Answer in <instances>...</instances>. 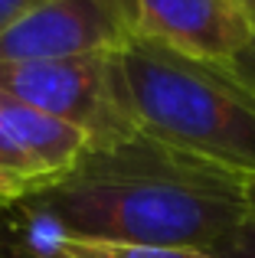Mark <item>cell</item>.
<instances>
[{
  "instance_id": "1",
  "label": "cell",
  "mask_w": 255,
  "mask_h": 258,
  "mask_svg": "<svg viewBox=\"0 0 255 258\" xmlns=\"http://www.w3.org/2000/svg\"><path fill=\"white\" fill-rule=\"evenodd\" d=\"M13 213L49 232L216 252L242 226L249 203L239 173L138 131L89 147L56 186Z\"/></svg>"
},
{
  "instance_id": "2",
  "label": "cell",
  "mask_w": 255,
  "mask_h": 258,
  "mask_svg": "<svg viewBox=\"0 0 255 258\" xmlns=\"http://www.w3.org/2000/svg\"><path fill=\"white\" fill-rule=\"evenodd\" d=\"M115 69L141 134L242 180L255 176V88L229 66L138 36L115 52Z\"/></svg>"
},
{
  "instance_id": "3",
  "label": "cell",
  "mask_w": 255,
  "mask_h": 258,
  "mask_svg": "<svg viewBox=\"0 0 255 258\" xmlns=\"http://www.w3.org/2000/svg\"><path fill=\"white\" fill-rule=\"evenodd\" d=\"M0 92L79 127L92 147H108L138 134L118 85L115 56L0 62Z\"/></svg>"
},
{
  "instance_id": "4",
  "label": "cell",
  "mask_w": 255,
  "mask_h": 258,
  "mask_svg": "<svg viewBox=\"0 0 255 258\" xmlns=\"http://www.w3.org/2000/svg\"><path fill=\"white\" fill-rule=\"evenodd\" d=\"M131 39V0H43L0 36V62L115 56Z\"/></svg>"
},
{
  "instance_id": "5",
  "label": "cell",
  "mask_w": 255,
  "mask_h": 258,
  "mask_svg": "<svg viewBox=\"0 0 255 258\" xmlns=\"http://www.w3.org/2000/svg\"><path fill=\"white\" fill-rule=\"evenodd\" d=\"M89 147L79 127L0 92V209L52 189Z\"/></svg>"
},
{
  "instance_id": "6",
  "label": "cell",
  "mask_w": 255,
  "mask_h": 258,
  "mask_svg": "<svg viewBox=\"0 0 255 258\" xmlns=\"http://www.w3.org/2000/svg\"><path fill=\"white\" fill-rule=\"evenodd\" d=\"M131 17L141 39L216 66H229L255 33L239 0H131Z\"/></svg>"
},
{
  "instance_id": "7",
  "label": "cell",
  "mask_w": 255,
  "mask_h": 258,
  "mask_svg": "<svg viewBox=\"0 0 255 258\" xmlns=\"http://www.w3.org/2000/svg\"><path fill=\"white\" fill-rule=\"evenodd\" d=\"M7 258H219L203 248H173V245H144V242H115V239H85L69 232H49L20 219L13 209H0Z\"/></svg>"
},
{
  "instance_id": "8",
  "label": "cell",
  "mask_w": 255,
  "mask_h": 258,
  "mask_svg": "<svg viewBox=\"0 0 255 258\" xmlns=\"http://www.w3.org/2000/svg\"><path fill=\"white\" fill-rule=\"evenodd\" d=\"M219 258H255V213L242 219V226L216 248Z\"/></svg>"
},
{
  "instance_id": "9",
  "label": "cell",
  "mask_w": 255,
  "mask_h": 258,
  "mask_svg": "<svg viewBox=\"0 0 255 258\" xmlns=\"http://www.w3.org/2000/svg\"><path fill=\"white\" fill-rule=\"evenodd\" d=\"M245 10H249V7H245ZM249 17H252V30H255V10H249ZM229 69L236 72V76L242 79L249 88H255V33H252L249 43L239 49V56L229 62Z\"/></svg>"
},
{
  "instance_id": "10",
  "label": "cell",
  "mask_w": 255,
  "mask_h": 258,
  "mask_svg": "<svg viewBox=\"0 0 255 258\" xmlns=\"http://www.w3.org/2000/svg\"><path fill=\"white\" fill-rule=\"evenodd\" d=\"M36 4H43V0H0V36H4L23 13H30Z\"/></svg>"
},
{
  "instance_id": "11",
  "label": "cell",
  "mask_w": 255,
  "mask_h": 258,
  "mask_svg": "<svg viewBox=\"0 0 255 258\" xmlns=\"http://www.w3.org/2000/svg\"><path fill=\"white\" fill-rule=\"evenodd\" d=\"M245 203H249V213H255V176L245 180Z\"/></svg>"
},
{
  "instance_id": "12",
  "label": "cell",
  "mask_w": 255,
  "mask_h": 258,
  "mask_svg": "<svg viewBox=\"0 0 255 258\" xmlns=\"http://www.w3.org/2000/svg\"><path fill=\"white\" fill-rule=\"evenodd\" d=\"M0 258H7V248H4V226H0Z\"/></svg>"
},
{
  "instance_id": "13",
  "label": "cell",
  "mask_w": 255,
  "mask_h": 258,
  "mask_svg": "<svg viewBox=\"0 0 255 258\" xmlns=\"http://www.w3.org/2000/svg\"><path fill=\"white\" fill-rule=\"evenodd\" d=\"M242 7H249V10H255V0H239Z\"/></svg>"
}]
</instances>
